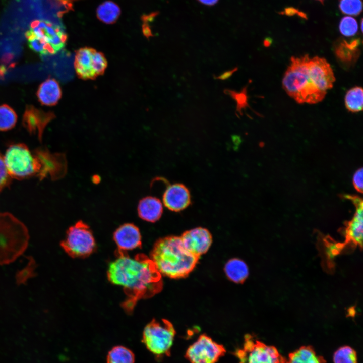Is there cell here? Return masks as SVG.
Here are the masks:
<instances>
[{"mask_svg":"<svg viewBox=\"0 0 363 363\" xmlns=\"http://www.w3.org/2000/svg\"><path fill=\"white\" fill-rule=\"evenodd\" d=\"M339 31L344 36L350 37L355 35L357 32V23L353 18L346 16L343 17L339 23Z\"/></svg>","mask_w":363,"mask_h":363,"instance_id":"cell-29","label":"cell"},{"mask_svg":"<svg viewBox=\"0 0 363 363\" xmlns=\"http://www.w3.org/2000/svg\"><path fill=\"white\" fill-rule=\"evenodd\" d=\"M225 352L222 345L202 334L187 349L185 357L190 363H215Z\"/></svg>","mask_w":363,"mask_h":363,"instance_id":"cell-11","label":"cell"},{"mask_svg":"<svg viewBox=\"0 0 363 363\" xmlns=\"http://www.w3.org/2000/svg\"><path fill=\"white\" fill-rule=\"evenodd\" d=\"M135 355L130 349L121 345L113 347L107 355V363H134Z\"/></svg>","mask_w":363,"mask_h":363,"instance_id":"cell-24","label":"cell"},{"mask_svg":"<svg viewBox=\"0 0 363 363\" xmlns=\"http://www.w3.org/2000/svg\"><path fill=\"white\" fill-rule=\"evenodd\" d=\"M107 66L104 54L89 48L78 49L75 55L74 67L77 75L82 79H94L103 74Z\"/></svg>","mask_w":363,"mask_h":363,"instance_id":"cell-10","label":"cell"},{"mask_svg":"<svg viewBox=\"0 0 363 363\" xmlns=\"http://www.w3.org/2000/svg\"><path fill=\"white\" fill-rule=\"evenodd\" d=\"M29 239L26 226L9 212L0 213V265L13 262L25 251Z\"/></svg>","mask_w":363,"mask_h":363,"instance_id":"cell-6","label":"cell"},{"mask_svg":"<svg viewBox=\"0 0 363 363\" xmlns=\"http://www.w3.org/2000/svg\"><path fill=\"white\" fill-rule=\"evenodd\" d=\"M25 36L30 48L41 56L57 53L65 47L68 37L61 23L39 20L31 23Z\"/></svg>","mask_w":363,"mask_h":363,"instance_id":"cell-5","label":"cell"},{"mask_svg":"<svg viewBox=\"0 0 363 363\" xmlns=\"http://www.w3.org/2000/svg\"><path fill=\"white\" fill-rule=\"evenodd\" d=\"M150 258L161 275L179 279L189 275L199 257L185 249L180 237L171 235L160 238L155 243Z\"/></svg>","mask_w":363,"mask_h":363,"instance_id":"cell-3","label":"cell"},{"mask_svg":"<svg viewBox=\"0 0 363 363\" xmlns=\"http://www.w3.org/2000/svg\"><path fill=\"white\" fill-rule=\"evenodd\" d=\"M180 238L185 249L199 258L207 252L212 241L210 232L208 229L201 227L185 231Z\"/></svg>","mask_w":363,"mask_h":363,"instance_id":"cell-13","label":"cell"},{"mask_svg":"<svg viewBox=\"0 0 363 363\" xmlns=\"http://www.w3.org/2000/svg\"><path fill=\"white\" fill-rule=\"evenodd\" d=\"M12 179L7 168L4 155L0 152V192L10 185Z\"/></svg>","mask_w":363,"mask_h":363,"instance_id":"cell-30","label":"cell"},{"mask_svg":"<svg viewBox=\"0 0 363 363\" xmlns=\"http://www.w3.org/2000/svg\"><path fill=\"white\" fill-rule=\"evenodd\" d=\"M356 211L346 230V242L362 247L363 235V204L361 199H354Z\"/></svg>","mask_w":363,"mask_h":363,"instance_id":"cell-17","label":"cell"},{"mask_svg":"<svg viewBox=\"0 0 363 363\" xmlns=\"http://www.w3.org/2000/svg\"><path fill=\"white\" fill-rule=\"evenodd\" d=\"M339 7L343 13L357 16L362 11V2L361 0H340Z\"/></svg>","mask_w":363,"mask_h":363,"instance_id":"cell-28","label":"cell"},{"mask_svg":"<svg viewBox=\"0 0 363 363\" xmlns=\"http://www.w3.org/2000/svg\"><path fill=\"white\" fill-rule=\"evenodd\" d=\"M163 209L161 201L153 196H147L141 199L137 208L139 217L146 221L152 223L156 222L161 218Z\"/></svg>","mask_w":363,"mask_h":363,"instance_id":"cell-18","label":"cell"},{"mask_svg":"<svg viewBox=\"0 0 363 363\" xmlns=\"http://www.w3.org/2000/svg\"><path fill=\"white\" fill-rule=\"evenodd\" d=\"M60 246L72 258H86L94 251L96 244L91 230L82 220L77 221L68 229L65 239Z\"/></svg>","mask_w":363,"mask_h":363,"instance_id":"cell-8","label":"cell"},{"mask_svg":"<svg viewBox=\"0 0 363 363\" xmlns=\"http://www.w3.org/2000/svg\"><path fill=\"white\" fill-rule=\"evenodd\" d=\"M113 239L118 249L131 250L141 248L142 238L139 229L133 223H125L120 225L113 233Z\"/></svg>","mask_w":363,"mask_h":363,"instance_id":"cell-16","label":"cell"},{"mask_svg":"<svg viewBox=\"0 0 363 363\" xmlns=\"http://www.w3.org/2000/svg\"><path fill=\"white\" fill-rule=\"evenodd\" d=\"M175 333L174 326L169 320L154 319L145 327L142 342L153 354L169 356Z\"/></svg>","mask_w":363,"mask_h":363,"instance_id":"cell-7","label":"cell"},{"mask_svg":"<svg viewBox=\"0 0 363 363\" xmlns=\"http://www.w3.org/2000/svg\"><path fill=\"white\" fill-rule=\"evenodd\" d=\"M318 1H323V0H318Z\"/></svg>","mask_w":363,"mask_h":363,"instance_id":"cell-35","label":"cell"},{"mask_svg":"<svg viewBox=\"0 0 363 363\" xmlns=\"http://www.w3.org/2000/svg\"><path fill=\"white\" fill-rule=\"evenodd\" d=\"M162 200L168 209L176 212L185 209L191 202L189 189L180 183L168 186L163 193Z\"/></svg>","mask_w":363,"mask_h":363,"instance_id":"cell-15","label":"cell"},{"mask_svg":"<svg viewBox=\"0 0 363 363\" xmlns=\"http://www.w3.org/2000/svg\"><path fill=\"white\" fill-rule=\"evenodd\" d=\"M239 363H286L284 358L274 346L267 345L250 334L245 336L243 348L236 351Z\"/></svg>","mask_w":363,"mask_h":363,"instance_id":"cell-9","label":"cell"},{"mask_svg":"<svg viewBox=\"0 0 363 363\" xmlns=\"http://www.w3.org/2000/svg\"><path fill=\"white\" fill-rule=\"evenodd\" d=\"M52 112H45L32 105L26 106L22 119L23 126L30 134H37L41 142L44 130L54 118Z\"/></svg>","mask_w":363,"mask_h":363,"instance_id":"cell-14","label":"cell"},{"mask_svg":"<svg viewBox=\"0 0 363 363\" xmlns=\"http://www.w3.org/2000/svg\"><path fill=\"white\" fill-rule=\"evenodd\" d=\"M199 3L208 6L212 7L216 5L219 0H197Z\"/></svg>","mask_w":363,"mask_h":363,"instance_id":"cell-34","label":"cell"},{"mask_svg":"<svg viewBox=\"0 0 363 363\" xmlns=\"http://www.w3.org/2000/svg\"><path fill=\"white\" fill-rule=\"evenodd\" d=\"M308 73L315 85L325 92L333 87L335 77L332 69L326 59L315 56L307 59Z\"/></svg>","mask_w":363,"mask_h":363,"instance_id":"cell-12","label":"cell"},{"mask_svg":"<svg viewBox=\"0 0 363 363\" xmlns=\"http://www.w3.org/2000/svg\"><path fill=\"white\" fill-rule=\"evenodd\" d=\"M115 255V259L109 265L107 278L112 284L123 287L126 298L120 305L131 315L140 300L150 298L162 291V275L144 254L132 258L126 251L117 249Z\"/></svg>","mask_w":363,"mask_h":363,"instance_id":"cell-1","label":"cell"},{"mask_svg":"<svg viewBox=\"0 0 363 363\" xmlns=\"http://www.w3.org/2000/svg\"><path fill=\"white\" fill-rule=\"evenodd\" d=\"M327 242V244L325 245L326 253L327 255L328 259L332 260L334 259L336 255L340 252L344 247V245L333 241Z\"/></svg>","mask_w":363,"mask_h":363,"instance_id":"cell-31","label":"cell"},{"mask_svg":"<svg viewBox=\"0 0 363 363\" xmlns=\"http://www.w3.org/2000/svg\"><path fill=\"white\" fill-rule=\"evenodd\" d=\"M352 181L355 189L361 191L363 188V170L362 168L358 169L355 172L353 175Z\"/></svg>","mask_w":363,"mask_h":363,"instance_id":"cell-32","label":"cell"},{"mask_svg":"<svg viewBox=\"0 0 363 363\" xmlns=\"http://www.w3.org/2000/svg\"><path fill=\"white\" fill-rule=\"evenodd\" d=\"M334 363H357L355 350L348 346L339 348L333 355Z\"/></svg>","mask_w":363,"mask_h":363,"instance_id":"cell-26","label":"cell"},{"mask_svg":"<svg viewBox=\"0 0 363 363\" xmlns=\"http://www.w3.org/2000/svg\"><path fill=\"white\" fill-rule=\"evenodd\" d=\"M37 96L41 104L53 106L57 104L62 96V91L58 82L53 78H48L42 82L37 91Z\"/></svg>","mask_w":363,"mask_h":363,"instance_id":"cell-19","label":"cell"},{"mask_svg":"<svg viewBox=\"0 0 363 363\" xmlns=\"http://www.w3.org/2000/svg\"><path fill=\"white\" fill-rule=\"evenodd\" d=\"M286 363H326V361L312 346H302L289 354Z\"/></svg>","mask_w":363,"mask_h":363,"instance_id":"cell-20","label":"cell"},{"mask_svg":"<svg viewBox=\"0 0 363 363\" xmlns=\"http://www.w3.org/2000/svg\"><path fill=\"white\" fill-rule=\"evenodd\" d=\"M308 56L292 57L282 79L284 90L299 104L319 103L327 93L320 90L310 78L306 64Z\"/></svg>","mask_w":363,"mask_h":363,"instance_id":"cell-4","label":"cell"},{"mask_svg":"<svg viewBox=\"0 0 363 363\" xmlns=\"http://www.w3.org/2000/svg\"><path fill=\"white\" fill-rule=\"evenodd\" d=\"M17 115L11 107L6 104L0 105V131L12 129L16 125Z\"/></svg>","mask_w":363,"mask_h":363,"instance_id":"cell-25","label":"cell"},{"mask_svg":"<svg viewBox=\"0 0 363 363\" xmlns=\"http://www.w3.org/2000/svg\"><path fill=\"white\" fill-rule=\"evenodd\" d=\"M247 86L243 88L240 92H237L225 89L224 93L229 95L236 102V112L240 115H242V110L249 106L248 103V96L247 95Z\"/></svg>","mask_w":363,"mask_h":363,"instance_id":"cell-27","label":"cell"},{"mask_svg":"<svg viewBox=\"0 0 363 363\" xmlns=\"http://www.w3.org/2000/svg\"><path fill=\"white\" fill-rule=\"evenodd\" d=\"M120 14L119 7L115 3L110 1L104 2L99 5L97 9L98 18L108 24L114 23Z\"/></svg>","mask_w":363,"mask_h":363,"instance_id":"cell-22","label":"cell"},{"mask_svg":"<svg viewBox=\"0 0 363 363\" xmlns=\"http://www.w3.org/2000/svg\"><path fill=\"white\" fill-rule=\"evenodd\" d=\"M4 158L12 179L22 180L35 177L40 180L47 177L56 180L64 177L67 171L64 153H52L41 147L31 150L24 143L10 145Z\"/></svg>","mask_w":363,"mask_h":363,"instance_id":"cell-2","label":"cell"},{"mask_svg":"<svg viewBox=\"0 0 363 363\" xmlns=\"http://www.w3.org/2000/svg\"><path fill=\"white\" fill-rule=\"evenodd\" d=\"M345 105L350 112L361 111L363 107V91L361 87H354L347 91L344 98Z\"/></svg>","mask_w":363,"mask_h":363,"instance_id":"cell-23","label":"cell"},{"mask_svg":"<svg viewBox=\"0 0 363 363\" xmlns=\"http://www.w3.org/2000/svg\"><path fill=\"white\" fill-rule=\"evenodd\" d=\"M224 271L227 277L236 283H243L249 275L247 264L237 258L229 260L225 265Z\"/></svg>","mask_w":363,"mask_h":363,"instance_id":"cell-21","label":"cell"},{"mask_svg":"<svg viewBox=\"0 0 363 363\" xmlns=\"http://www.w3.org/2000/svg\"><path fill=\"white\" fill-rule=\"evenodd\" d=\"M238 69L237 67H235L231 70L225 71L222 74L218 76H214V78L220 80H225L229 79L233 74Z\"/></svg>","mask_w":363,"mask_h":363,"instance_id":"cell-33","label":"cell"}]
</instances>
